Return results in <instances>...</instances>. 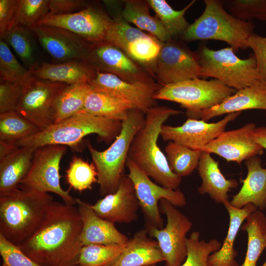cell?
<instances>
[{
  "mask_svg": "<svg viewBox=\"0 0 266 266\" xmlns=\"http://www.w3.org/2000/svg\"><path fill=\"white\" fill-rule=\"evenodd\" d=\"M82 226L77 206L54 201L38 229L17 246L41 266H78Z\"/></svg>",
  "mask_w": 266,
  "mask_h": 266,
  "instance_id": "6da1fadb",
  "label": "cell"
},
{
  "mask_svg": "<svg viewBox=\"0 0 266 266\" xmlns=\"http://www.w3.org/2000/svg\"><path fill=\"white\" fill-rule=\"evenodd\" d=\"M181 112L165 106L156 105L150 109L145 114L143 126L132 140L128 153V159L157 184L171 190L178 189L182 177L170 169L158 141L164 123L170 116Z\"/></svg>",
  "mask_w": 266,
  "mask_h": 266,
  "instance_id": "7a4b0ae2",
  "label": "cell"
},
{
  "mask_svg": "<svg viewBox=\"0 0 266 266\" xmlns=\"http://www.w3.org/2000/svg\"><path fill=\"white\" fill-rule=\"evenodd\" d=\"M54 201L49 193L22 188L0 194V234L21 244L40 227Z\"/></svg>",
  "mask_w": 266,
  "mask_h": 266,
  "instance_id": "3957f363",
  "label": "cell"
},
{
  "mask_svg": "<svg viewBox=\"0 0 266 266\" xmlns=\"http://www.w3.org/2000/svg\"><path fill=\"white\" fill-rule=\"evenodd\" d=\"M122 121L87 114H77L15 143L18 147L38 148L49 144L76 147L83 138L96 134L106 143L120 133Z\"/></svg>",
  "mask_w": 266,
  "mask_h": 266,
  "instance_id": "277c9868",
  "label": "cell"
},
{
  "mask_svg": "<svg viewBox=\"0 0 266 266\" xmlns=\"http://www.w3.org/2000/svg\"><path fill=\"white\" fill-rule=\"evenodd\" d=\"M145 114L135 108L131 109L122 121L119 135L110 146L100 151L90 142L88 148L97 172L100 194L103 197L115 192L125 175L129 150L134 136L143 126Z\"/></svg>",
  "mask_w": 266,
  "mask_h": 266,
  "instance_id": "5b68a950",
  "label": "cell"
},
{
  "mask_svg": "<svg viewBox=\"0 0 266 266\" xmlns=\"http://www.w3.org/2000/svg\"><path fill=\"white\" fill-rule=\"evenodd\" d=\"M203 2V12L181 35L182 39L220 40L227 43L235 52L248 49V40L254 33L255 27L252 21L235 18L224 8L221 0Z\"/></svg>",
  "mask_w": 266,
  "mask_h": 266,
  "instance_id": "8992f818",
  "label": "cell"
},
{
  "mask_svg": "<svg viewBox=\"0 0 266 266\" xmlns=\"http://www.w3.org/2000/svg\"><path fill=\"white\" fill-rule=\"evenodd\" d=\"M197 54L200 77H212L236 90L262 80L253 54L248 59H241L231 47L214 50L205 45L200 47Z\"/></svg>",
  "mask_w": 266,
  "mask_h": 266,
  "instance_id": "52a82bcc",
  "label": "cell"
},
{
  "mask_svg": "<svg viewBox=\"0 0 266 266\" xmlns=\"http://www.w3.org/2000/svg\"><path fill=\"white\" fill-rule=\"evenodd\" d=\"M236 91L215 79L196 78L164 86L156 92L154 99L179 103L186 108L190 118L217 105Z\"/></svg>",
  "mask_w": 266,
  "mask_h": 266,
  "instance_id": "ba28073f",
  "label": "cell"
},
{
  "mask_svg": "<svg viewBox=\"0 0 266 266\" xmlns=\"http://www.w3.org/2000/svg\"><path fill=\"white\" fill-rule=\"evenodd\" d=\"M67 150L62 145L49 144L37 148L30 170L20 183L21 188L43 193H53L63 202L76 205V199L64 190L60 183V165Z\"/></svg>",
  "mask_w": 266,
  "mask_h": 266,
  "instance_id": "9c48e42d",
  "label": "cell"
},
{
  "mask_svg": "<svg viewBox=\"0 0 266 266\" xmlns=\"http://www.w3.org/2000/svg\"><path fill=\"white\" fill-rule=\"evenodd\" d=\"M68 85L31 75L22 85V93L15 111L41 131L54 124L56 100Z\"/></svg>",
  "mask_w": 266,
  "mask_h": 266,
  "instance_id": "30bf717a",
  "label": "cell"
},
{
  "mask_svg": "<svg viewBox=\"0 0 266 266\" xmlns=\"http://www.w3.org/2000/svg\"><path fill=\"white\" fill-rule=\"evenodd\" d=\"M160 210L166 215L162 229L145 227L151 237L158 243L165 258V266H181L187 253L186 235L192 228L191 220L167 200L160 201Z\"/></svg>",
  "mask_w": 266,
  "mask_h": 266,
  "instance_id": "8fae6325",
  "label": "cell"
},
{
  "mask_svg": "<svg viewBox=\"0 0 266 266\" xmlns=\"http://www.w3.org/2000/svg\"><path fill=\"white\" fill-rule=\"evenodd\" d=\"M126 167L129 170L128 176L133 184L144 217L145 227L163 228L164 220L159 206L160 201L165 199L176 207H182L186 204L185 195L179 189L171 190L154 182L136 165L128 159Z\"/></svg>",
  "mask_w": 266,
  "mask_h": 266,
  "instance_id": "7c38bea8",
  "label": "cell"
},
{
  "mask_svg": "<svg viewBox=\"0 0 266 266\" xmlns=\"http://www.w3.org/2000/svg\"><path fill=\"white\" fill-rule=\"evenodd\" d=\"M113 19L105 41L119 48L154 77V64L163 43L154 36L131 26L122 17Z\"/></svg>",
  "mask_w": 266,
  "mask_h": 266,
  "instance_id": "4fadbf2b",
  "label": "cell"
},
{
  "mask_svg": "<svg viewBox=\"0 0 266 266\" xmlns=\"http://www.w3.org/2000/svg\"><path fill=\"white\" fill-rule=\"evenodd\" d=\"M197 53L171 39L163 43L153 68L154 78L162 86L200 78Z\"/></svg>",
  "mask_w": 266,
  "mask_h": 266,
  "instance_id": "5bb4252c",
  "label": "cell"
},
{
  "mask_svg": "<svg viewBox=\"0 0 266 266\" xmlns=\"http://www.w3.org/2000/svg\"><path fill=\"white\" fill-rule=\"evenodd\" d=\"M96 71L132 83H154L153 75L118 47L106 41L92 43L86 61Z\"/></svg>",
  "mask_w": 266,
  "mask_h": 266,
  "instance_id": "9a60e30c",
  "label": "cell"
},
{
  "mask_svg": "<svg viewBox=\"0 0 266 266\" xmlns=\"http://www.w3.org/2000/svg\"><path fill=\"white\" fill-rule=\"evenodd\" d=\"M113 19L101 9L89 6L64 15H47L36 25H48L67 30L91 43L105 41Z\"/></svg>",
  "mask_w": 266,
  "mask_h": 266,
  "instance_id": "2e32d148",
  "label": "cell"
},
{
  "mask_svg": "<svg viewBox=\"0 0 266 266\" xmlns=\"http://www.w3.org/2000/svg\"><path fill=\"white\" fill-rule=\"evenodd\" d=\"M88 84L94 91L110 94L129 101L133 108L141 111L145 114L157 105L154 96L163 87L157 82L132 83L115 75L98 71Z\"/></svg>",
  "mask_w": 266,
  "mask_h": 266,
  "instance_id": "e0dca14e",
  "label": "cell"
},
{
  "mask_svg": "<svg viewBox=\"0 0 266 266\" xmlns=\"http://www.w3.org/2000/svg\"><path fill=\"white\" fill-rule=\"evenodd\" d=\"M241 112L228 114L216 123L189 118L182 125H163L160 136L165 141H174L193 150H200L225 131L229 123L234 120Z\"/></svg>",
  "mask_w": 266,
  "mask_h": 266,
  "instance_id": "ac0fdd59",
  "label": "cell"
},
{
  "mask_svg": "<svg viewBox=\"0 0 266 266\" xmlns=\"http://www.w3.org/2000/svg\"><path fill=\"white\" fill-rule=\"evenodd\" d=\"M37 36L44 50L53 59L62 62L86 61L91 43L65 29L36 25L30 29Z\"/></svg>",
  "mask_w": 266,
  "mask_h": 266,
  "instance_id": "d6986e66",
  "label": "cell"
},
{
  "mask_svg": "<svg viewBox=\"0 0 266 266\" xmlns=\"http://www.w3.org/2000/svg\"><path fill=\"white\" fill-rule=\"evenodd\" d=\"M256 128L254 123H250L237 129L224 131L203 146L201 151L217 154L227 162L240 164L244 160L264 153V148L252 136Z\"/></svg>",
  "mask_w": 266,
  "mask_h": 266,
  "instance_id": "ffe728a7",
  "label": "cell"
},
{
  "mask_svg": "<svg viewBox=\"0 0 266 266\" xmlns=\"http://www.w3.org/2000/svg\"><path fill=\"white\" fill-rule=\"evenodd\" d=\"M90 205L98 216L114 224H129L138 218L139 203L133 184L128 175L122 178L115 192Z\"/></svg>",
  "mask_w": 266,
  "mask_h": 266,
  "instance_id": "44dd1931",
  "label": "cell"
},
{
  "mask_svg": "<svg viewBox=\"0 0 266 266\" xmlns=\"http://www.w3.org/2000/svg\"><path fill=\"white\" fill-rule=\"evenodd\" d=\"M266 110V81L260 80L252 85L237 90L221 103L210 109L199 111L190 118L206 121L225 114L247 109Z\"/></svg>",
  "mask_w": 266,
  "mask_h": 266,
  "instance_id": "7402d4cb",
  "label": "cell"
},
{
  "mask_svg": "<svg viewBox=\"0 0 266 266\" xmlns=\"http://www.w3.org/2000/svg\"><path fill=\"white\" fill-rule=\"evenodd\" d=\"M76 204L82 221L81 240L83 246L91 244H123L129 239L114 224L98 216L89 204L79 199Z\"/></svg>",
  "mask_w": 266,
  "mask_h": 266,
  "instance_id": "603a6c76",
  "label": "cell"
},
{
  "mask_svg": "<svg viewBox=\"0 0 266 266\" xmlns=\"http://www.w3.org/2000/svg\"><path fill=\"white\" fill-rule=\"evenodd\" d=\"M247 169L246 178L241 180L239 191L233 197L230 204L241 208L252 203L263 211L266 209V168H263L262 161L258 156H253L245 162Z\"/></svg>",
  "mask_w": 266,
  "mask_h": 266,
  "instance_id": "cb8c5ba5",
  "label": "cell"
},
{
  "mask_svg": "<svg viewBox=\"0 0 266 266\" xmlns=\"http://www.w3.org/2000/svg\"><path fill=\"white\" fill-rule=\"evenodd\" d=\"M198 169L202 180L198 192L208 194L217 203L224 204L229 202L228 193L237 187V181L226 179L219 168L218 162L205 151H201Z\"/></svg>",
  "mask_w": 266,
  "mask_h": 266,
  "instance_id": "d4e9b609",
  "label": "cell"
},
{
  "mask_svg": "<svg viewBox=\"0 0 266 266\" xmlns=\"http://www.w3.org/2000/svg\"><path fill=\"white\" fill-rule=\"evenodd\" d=\"M224 205L229 215L228 231L220 249L208 257L207 266H239L235 260L237 252L234 248V241L243 221L258 209L252 203H248L241 208L233 206L230 201Z\"/></svg>",
  "mask_w": 266,
  "mask_h": 266,
  "instance_id": "484cf974",
  "label": "cell"
},
{
  "mask_svg": "<svg viewBox=\"0 0 266 266\" xmlns=\"http://www.w3.org/2000/svg\"><path fill=\"white\" fill-rule=\"evenodd\" d=\"M96 73L87 62L73 60L60 64L42 63L32 71L31 75L42 79L72 85L88 83Z\"/></svg>",
  "mask_w": 266,
  "mask_h": 266,
  "instance_id": "4316f807",
  "label": "cell"
},
{
  "mask_svg": "<svg viewBox=\"0 0 266 266\" xmlns=\"http://www.w3.org/2000/svg\"><path fill=\"white\" fill-rule=\"evenodd\" d=\"M164 261L158 242L152 239L144 228L129 240L123 253L111 266H147Z\"/></svg>",
  "mask_w": 266,
  "mask_h": 266,
  "instance_id": "83f0119b",
  "label": "cell"
},
{
  "mask_svg": "<svg viewBox=\"0 0 266 266\" xmlns=\"http://www.w3.org/2000/svg\"><path fill=\"white\" fill-rule=\"evenodd\" d=\"M36 149L33 147H17L0 159V194L18 188L30 170Z\"/></svg>",
  "mask_w": 266,
  "mask_h": 266,
  "instance_id": "f1b7e54d",
  "label": "cell"
},
{
  "mask_svg": "<svg viewBox=\"0 0 266 266\" xmlns=\"http://www.w3.org/2000/svg\"><path fill=\"white\" fill-rule=\"evenodd\" d=\"M132 108L133 107L132 104L126 100L92 89L83 109L77 114H87L122 121Z\"/></svg>",
  "mask_w": 266,
  "mask_h": 266,
  "instance_id": "f546056e",
  "label": "cell"
},
{
  "mask_svg": "<svg viewBox=\"0 0 266 266\" xmlns=\"http://www.w3.org/2000/svg\"><path fill=\"white\" fill-rule=\"evenodd\" d=\"M149 7L147 0H125L121 16L128 23H133L140 30L148 32L163 43L171 40L159 19L151 15Z\"/></svg>",
  "mask_w": 266,
  "mask_h": 266,
  "instance_id": "4dcf8cb0",
  "label": "cell"
},
{
  "mask_svg": "<svg viewBox=\"0 0 266 266\" xmlns=\"http://www.w3.org/2000/svg\"><path fill=\"white\" fill-rule=\"evenodd\" d=\"M247 234V247L241 266H257L258 260L266 248V216L259 209L250 213L241 228Z\"/></svg>",
  "mask_w": 266,
  "mask_h": 266,
  "instance_id": "1f68e13d",
  "label": "cell"
},
{
  "mask_svg": "<svg viewBox=\"0 0 266 266\" xmlns=\"http://www.w3.org/2000/svg\"><path fill=\"white\" fill-rule=\"evenodd\" d=\"M91 90L88 83L67 85L56 100L54 124L74 116L82 110Z\"/></svg>",
  "mask_w": 266,
  "mask_h": 266,
  "instance_id": "d6a6232c",
  "label": "cell"
},
{
  "mask_svg": "<svg viewBox=\"0 0 266 266\" xmlns=\"http://www.w3.org/2000/svg\"><path fill=\"white\" fill-rule=\"evenodd\" d=\"M147 1L172 39L181 36L189 27L185 14L196 0H192L180 10H174L165 0Z\"/></svg>",
  "mask_w": 266,
  "mask_h": 266,
  "instance_id": "836d02e7",
  "label": "cell"
},
{
  "mask_svg": "<svg viewBox=\"0 0 266 266\" xmlns=\"http://www.w3.org/2000/svg\"><path fill=\"white\" fill-rule=\"evenodd\" d=\"M170 169L182 177L190 175L198 166L201 151L193 150L174 141L165 148Z\"/></svg>",
  "mask_w": 266,
  "mask_h": 266,
  "instance_id": "e575fe53",
  "label": "cell"
},
{
  "mask_svg": "<svg viewBox=\"0 0 266 266\" xmlns=\"http://www.w3.org/2000/svg\"><path fill=\"white\" fill-rule=\"evenodd\" d=\"M29 30V28L18 25L9 31L0 33V38L14 50L25 66L32 71L38 65Z\"/></svg>",
  "mask_w": 266,
  "mask_h": 266,
  "instance_id": "d590c367",
  "label": "cell"
},
{
  "mask_svg": "<svg viewBox=\"0 0 266 266\" xmlns=\"http://www.w3.org/2000/svg\"><path fill=\"white\" fill-rule=\"evenodd\" d=\"M40 131L15 110L0 113V140L16 143Z\"/></svg>",
  "mask_w": 266,
  "mask_h": 266,
  "instance_id": "8d00e7d4",
  "label": "cell"
},
{
  "mask_svg": "<svg viewBox=\"0 0 266 266\" xmlns=\"http://www.w3.org/2000/svg\"><path fill=\"white\" fill-rule=\"evenodd\" d=\"M127 243L83 246L78 258V266H111L123 253Z\"/></svg>",
  "mask_w": 266,
  "mask_h": 266,
  "instance_id": "74e56055",
  "label": "cell"
},
{
  "mask_svg": "<svg viewBox=\"0 0 266 266\" xmlns=\"http://www.w3.org/2000/svg\"><path fill=\"white\" fill-rule=\"evenodd\" d=\"M66 176L70 188L80 192L91 189L97 183V172L94 164L76 156L72 157Z\"/></svg>",
  "mask_w": 266,
  "mask_h": 266,
  "instance_id": "f35d334b",
  "label": "cell"
},
{
  "mask_svg": "<svg viewBox=\"0 0 266 266\" xmlns=\"http://www.w3.org/2000/svg\"><path fill=\"white\" fill-rule=\"evenodd\" d=\"M221 244L217 239L207 242L200 240L199 232H192L187 238V257L181 266H207L208 257L219 250Z\"/></svg>",
  "mask_w": 266,
  "mask_h": 266,
  "instance_id": "ab89813d",
  "label": "cell"
},
{
  "mask_svg": "<svg viewBox=\"0 0 266 266\" xmlns=\"http://www.w3.org/2000/svg\"><path fill=\"white\" fill-rule=\"evenodd\" d=\"M31 73L18 61L9 45L0 38V78L23 85Z\"/></svg>",
  "mask_w": 266,
  "mask_h": 266,
  "instance_id": "60d3db41",
  "label": "cell"
},
{
  "mask_svg": "<svg viewBox=\"0 0 266 266\" xmlns=\"http://www.w3.org/2000/svg\"><path fill=\"white\" fill-rule=\"evenodd\" d=\"M224 8L243 21H266V0H223Z\"/></svg>",
  "mask_w": 266,
  "mask_h": 266,
  "instance_id": "b9f144b4",
  "label": "cell"
},
{
  "mask_svg": "<svg viewBox=\"0 0 266 266\" xmlns=\"http://www.w3.org/2000/svg\"><path fill=\"white\" fill-rule=\"evenodd\" d=\"M49 0H18L16 25L30 29L49 13Z\"/></svg>",
  "mask_w": 266,
  "mask_h": 266,
  "instance_id": "7bdbcfd3",
  "label": "cell"
},
{
  "mask_svg": "<svg viewBox=\"0 0 266 266\" xmlns=\"http://www.w3.org/2000/svg\"><path fill=\"white\" fill-rule=\"evenodd\" d=\"M0 254L5 266H41L25 254L18 246L0 234Z\"/></svg>",
  "mask_w": 266,
  "mask_h": 266,
  "instance_id": "ee69618b",
  "label": "cell"
},
{
  "mask_svg": "<svg viewBox=\"0 0 266 266\" xmlns=\"http://www.w3.org/2000/svg\"><path fill=\"white\" fill-rule=\"evenodd\" d=\"M22 93V85L0 78V113L15 110Z\"/></svg>",
  "mask_w": 266,
  "mask_h": 266,
  "instance_id": "f6af8a7d",
  "label": "cell"
},
{
  "mask_svg": "<svg viewBox=\"0 0 266 266\" xmlns=\"http://www.w3.org/2000/svg\"><path fill=\"white\" fill-rule=\"evenodd\" d=\"M247 45L254 52L261 79L266 81V37L254 33L249 38Z\"/></svg>",
  "mask_w": 266,
  "mask_h": 266,
  "instance_id": "bcb514c9",
  "label": "cell"
},
{
  "mask_svg": "<svg viewBox=\"0 0 266 266\" xmlns=\"http://www.w3.org/2000/svg\"><path fill=\"white\" fill-rule=\"evenodd\" d=\"M18 3V0H0V33L17 26Z\"/></svg>",
  "mask_w": 266,
  "mask_h": 266,
  "instance_id": "7dc6e473",
  "label": "cell"
},
{
  "mask_svg": "<svg viewBox=\"0 0 266 266\" xmlns=\"http://www.w3.org/2000/svg\"><path fill=\"white\" fill-rule=\"evenodd\" d=\"M48 6V15L70 14L89 6L85 0H49Z\"/></svg>",
  "mask_w": 266,
  "mask_h": 266,
  "instance_id": "c3c4849f",
  "label": "cell"
},
{
  "mask_svg": "<svg viewBox=\"0 0 266 266\" xmlns=\"http://www.w3.org/2000/svg\"><path fill=\"white\" fill-rule=\"evenodd\" d=\"M252 136L254 140L266 150V127L256 128Z\"/></svg>",
  "mask_w": 266,
  "mask_h": 266,
  "instance_id": "681fc988",
  "label": "cell"
},
{
  "mask_svg": "<svg viewBox=\"0 0 266 266\" xmlns=\"http://www.w3.org/2000/svg\"><path fill=\"white\" fill-rule=\"evenodd\" d=\"M17 147L15 142L0 140V159L10 153Z\"/></svg>",
  "mask_w": 266,
  "mask_h": 266,
  "instance_id": "f907efd6",
  "label": "cell"
},
{
  "mask_svg": "<svg viewBox=\"0 0 266 266\" xmlns=\"http://www.w3.org/2000/svg\"><path fill=\"white\" fill-rule=\"evenodd\" d=\"M262 266H266V260Z\"/></svg>",
  "mask_w": 266,
  "mask_h": 266,
  "instance_id": "816d5d0a",
  "label": "cell"
},
{
  "mask_svg": "<svg viewBox=\"0 0 266 266\" xmlns=\"http://www.w3.org/2000/svg\"><path fill=\"white\" fill-rule=\"evenodd\" d=\"M156 265H149V266H156Z\"/></svg>",
  "mask_w": 266,
  "mask_h": 266,
  "instance_id": "f5cc1de1",
  "label": "cell"
},
{
  "mask_svg": "<svg viewBox=\"0 0 266 266\" xmlns=\"http://www.w3.org/2000/svg\"><path fill=\"white\" fill-rule=\"evenodd\" d=\"M1 266H5L4 264H2Z\"/></svg>",
  "mask_w": 266,
  "mask_h": 266,
  "instance_id": "db71d44e",
  "label": "cell"
}]
</instances>
